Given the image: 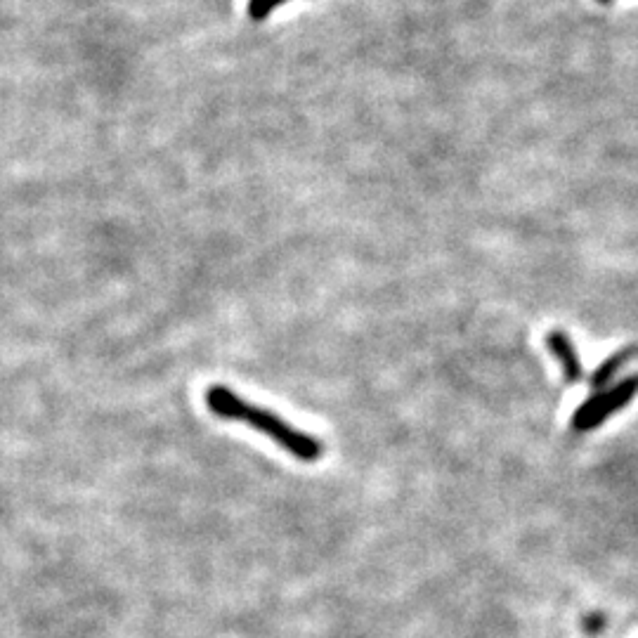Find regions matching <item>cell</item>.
I'll list each match as a JSON object with an SVG mask.
<instances>
[{
  "label": "cell",
  "instance_id": "obj_1",
  "mask_svg": "<svg viewBox=\"0 0 638 638\" xmlns=\"http://www.w3.org/2000/svg\"><path fill=\"white\" fill-rule=\"evenodd\" d=\"M206 405L216 416H223V419L232 421H246L251 428L265 433L268 438L277 442L279 447L286 449L289 454H294L296 459L301 461H317L322 457L324 445L322 440L312 438V435L298 431V428L291 426L289 421H284L282 416H277L275 412H268V409L251 405V402L242 400L239 395H234L230 388L225 386H211L206 390Z\"/></svg>",
  "mask_w": 638,
  "mask_h": 638
},
{
  "label": "cell",
  "instance_id": "obj_2",
  "mask_svg": "<svg viewBox=\"0 0 638 638\" xmlns=\"http://www.w3.org/2000/svg\"><path fill=\"white\" fill-rule=\"evenodd\" d=\"M636 395H638V376H631V379H624L622 383H617V386L589 397V400L577 409L575 416H572V428L579 433L594 431V428L601 426L610 414L620 412V409L627 405V402L634 400Z\"/></svg>",
  "mask_w": 638,
  "mask_h": 638
},
{
  "label": "cell",
  "instance_id": "obj_3",
  "mask_svg": "<svg viewBox=\"0 0 638 638\" xmlns=\"http://www.w3.org/2000/svg\"><path fill=\"white\" fill-rule=\"evenodd\" d=\"M546 345H549V350L553 353V357H556V360L561 362L565 381H568V383L582 381V376H584L582 360H579L575 345H572L570 338L565 336L561 329L551 331V334L546 336Z\"/></svg>",
  "mask_w": 638,
  "mask_h": 638
},
{
  "label": "cell",
  "instance_id": "obj_4",
  "mask_svg": "<svg viewBox=\"0 0 638 638\" xmlns=\"http://www.w3.org/2000/svg\"><path fill=\"white\" fill-rule=\"evenodd\" d=\"M631 355H634V350L627 348V350H622V353L608 357V360H605L601 367L596 369V374L591 376V386H594V388H608V383L613 381V376L617 374V371H620L622 364L627 362Z\"/></svg>",
  "mask_w": 638,
  "mask_h": 638
},
{
  "label": "cell",
  "instance_id": "obj_5",
  "mask_svg": "<svg viewBox=\"0 0 638 638\" xmlns=\"http://www.w3.org/2000/svg\"><path fill=\"white\" fill-rule=\"evenodd\" d=\"M282 3L284 0H251L249 12H251L253 19H265L272 10L277 8V5H282Z\"/></svg>",
  "mask_w": 638,
  "mask_h": 638
}]
</instances>
